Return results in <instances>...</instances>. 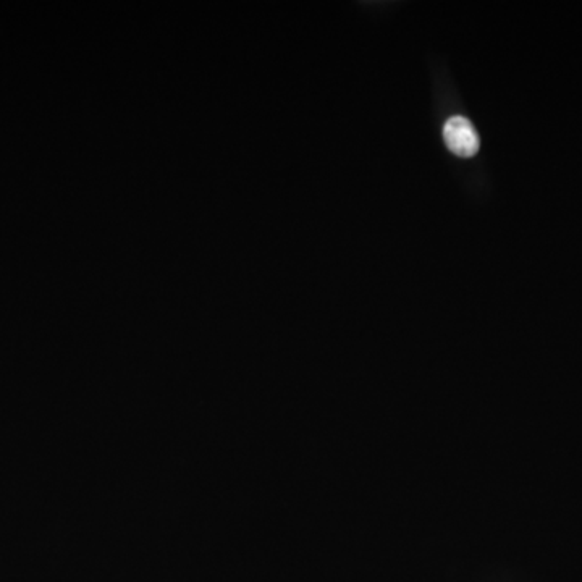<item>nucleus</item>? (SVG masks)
Returning a JSON list of instances; mask_svg holds the SVG:
<instances>
[{
  "instance_id": "obj_1",
  "label": "nucleus",
  "mask_w": 582,
  "mask_h": 582,
  "mask_svg": "<svg viewBox=\"0 0 582 582\" xmlns=\"http://www.w3.org/2000/svg\"><path fill=\"white\" fill-rule=\"evenodd\" d=\"M443 140L447 143L450 152L460 157L476 156L481 146L473 123L464 117H452L447 120L443 127Z\"/></svg>"
}]
</instances>
